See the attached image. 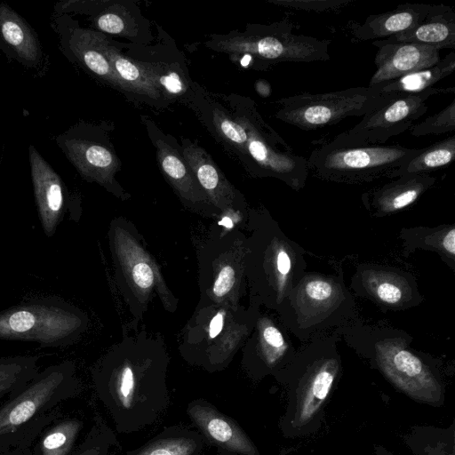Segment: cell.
Returning a JSON list of instances; mask_svg holds the SVG:
<instances>
[{"mask_svg": "<svg viewBox=\"0 0 455 455\" xmlns=\"http://www.w3.org/2000/svg\"><path fill=\"white\" fill-rule=\"evenodd\" d=\"M341 373V360L331 341H315L295 354L275 376L285 387L286 408L279 420L285 438L311 435L322 427L325 406Z\"/></svg>", "mask_w": 455, "mask_h": 455, "instance_id": "1", "label": "cell"}, {"mask_svg": "<svg viewBox=\"0 0 455 455\" xmlns=\"http://www.w3.org/2000/svg\"><path fill=\"white\" fill-rule=\"evenodd\" d=\"M399 144L345 146L329 140L312 150L308 172L325 181L363 184L393 179L395 172L420 152Z\"/></svg>", "mask_w": 455, "mask_h": 455, "instance_id": "2", "label": "cell"}, {"mask_svg": "<svg viewBox=\"0 0 455 455\" xmlns=\"http://www.w3.org/2000/svg\"><path fill=\"white\" fill-rule=\"evenodd\" d=\"M398 94L378 86L295 94L277 100L275 116L300 130L311 131L335 124L350 116H364L387 104Z\"/></svg>", "mask_w": 455, "mask_h": 455, "instance_id": "3", "label": "cell"}, {"mask_svg": "<svg viewBox=\"0 0 455 455\" xmlns=\"http://www.w3.org/2000/svg\"><path fill=\"white\" fill-rule=\"evenodd\" d=\"M81 325L76 310L56 296L34 299L0 311V339L34 341L43 347L68 345Z\"/></svg>", "mask_w": 455, "mask_h": 455, "instance_id": "4", "label": "cell"}, {"mask_svg": "<svg viewBox=\"0 0 455 455\" xmlns=\"http://www.w3.org/2000/svg\"><path fill=\"white\" fill-rule=\"evenodd\" d=\"M77 392L78 382L70 362L53 364L38 371L0 407V438L28 427L29 422L44 417L45 412Z\"/></svg>", "mask_w": 455, "mask_h": 455, "instance_id": "5", "label": "cell"}, {"mask_svg": "<svg viewBox=\"0 0 455 455\" xmlns=\"http://www.w3.org/2000/svg\"><path fill=\"white\" fill-rule=\"evenodd\" d=\"M364 356L411 400L434 407L443 404L445 387L439 371L404 345L398 341H377Z\"/></svg>", "mask_w": 455, "mask_h": 455, "instance_id": "6", "label": "cell"}, {"mask_svg": "<svg viewBox=\"0 0 455 455\" xmlns=\"http://www.w3.org/2000/svg\"><path fill=\"white\" fill-rule=\"evenodd\" d=\"M292 29L291 23L279 22L250 34L218 41L215 44L220 51L247 54L267 64L330 60L331 41L297 35Z\"/></svg>", "mask_w": 455, "mask_h": 455, "instance_id": "7", "label": "cell"}, {"mask_svg": "<svg viewBox=\"0 0 455 455\" xmlns=\"http://www.w3.org/2000/svg\"><path fill=\"white\" fill-rule=\"evenodd\" d=\"M454 92V87H432L416 94H398L387 104L364 116L360 123L338 134L331 140L345 146L383 145L390 138L409 130L414 121L427 112L429 97Z\"/></svg>", "mask_w": 455, "mask_h": 455, "instance_id": "8", "label": "cell"}, {"mask_svg": "<svg viewBox=\"0 0 455 455\" xmlns=\"http://www.w3.org/2000/svg\"><path fill=\"white\" fill-rule=\"evenodd\" d=\"M187 414L206 444L219 455H260L241 426L203 398L188 403Z\"/></svg>", "mask_w": 455, "mask_h": 455, "instance_id": "9", "label": "cell"}, {"mask_svg": "<svg viewBox=\"0 0 455 455\" xmlns=\"http://www.w3.org/2000/svg\"><path fill=\"white\" fill-rule=\"evenodd\" d=\"M54 24L66 56L99 78L122 89L118 76L104 53L107 38L101 33L74 26L67 14H56Z\"/></svg>", "mask_w": 455, "mask_h": 455, "instance_id": "10", "label": "cell"}, {"mask_svg": "<svg viewBox=\"0 0 455 455\" xmlns=\"http://www.w3.org/2000/svg\"><path fill=\"white\" fill-rule=\"evenodd\" d=\"M378 48L374 63L376 70L368 86L394 81L407 74L430 68L440 60L439 50L419 44L390 43L375 40L371 43Z\"/></svg>", "mask_w": 455, "mask_h": 455, "instance_id": "11", "label": "cell"}, {"mask_svg": "<svg viewBox=\"0 0 455 455\" xmlns=\"http://www.w3.org/2000/svg\"><path fill=\"white\" fill-rule=\"evenodd\" d=\"M28 158L42 228L46 236L52 237L64 212L65 185L60 175L32 145L29 146Z\"/></svg>", "mask_w": 455, "mask_h": 455, "instance_id": "12", "label": "cell"}, {"mask_svg": "<svg viewBox=\"0 0 455 455\" xmlns=\"http://www.w3.org/2000/svg\"><path fill=\"white\" fill-rule=\"evenodd\" d=\"M56 143L86 179L106 182L119 167V161L111 150L82 136L76 128L60 134L56 138Z\"/></svg>", "mask_w": 455, "mask_h": 455, "instance_id": "13", "label": "cell"}, {"mask_svg": "<svg viewBox=\"0 0 455 455\" xmlns=\"http://www.w3.org/2000/svg\"><path fill=\"white\" fill-rule=\"evenodd\" d=\"M433 7L426 4H400L393 11L369 15L363 23L351 22L349 31L358 41L387 39L415 28Z\"/></svg>", "mask_w": 455, "mask_h": 455, "instance_id": "14", "label": "cell"}, {"mask_svg": "<svg viewBox=\"0 0 455 455\" xmlns=\"http://www.w3.org/2000/svg\"><path fill=\"white\" fill-rule=\"evenodd\" d=\"M435 178L428 174H408L376 188L363 196L367 206L379 215L403 210L434 186Z\"/></svg>", "mask_w": 455, "mask_h": 455, "instance_id": "15", "label": "cell"}, {"mask_svg": "<svg viewBox=\"0 0 455 455\" xmlns=\"http://www.w3.org/2000/svg\"><path fill=\"white\" fill-rule=\"evenodd\" d=\"M0 43L21 64L35 68L43 59L38 37L30 25L9 5L0 4Z\"/></svg>", "mask_w": 455, "mask_h": 455, "instance_id": "16", "label": "cell"}, {"mask_svg": "<svg viewBox=\"0 0 455 455\" xmlns=\"http://www.w3.org/2000/svg\"><path fill=\"white\" fill-rule=\"evenodd\" d=\"M390 43H413L442 49H455V12L451 6L434 4L428 16L415 28L383 39Z\"/></svg>", "mask_w": 455, "mask_h": 455, "instance_id": "17", "label": "cell"}, {"mask_svg": "<svg viewBox=\"0 0 455 455\" xmlns=\"http://www.w3.org/2000/svg\"><path fill=\"white\" fill-rule=\"evenodd\" d=\"M205 445L197 430L184 425H173L125 455H204Z\"/></svg>", "mask_w": 455, "mask_h": 455, "instance_id": "18", "label": "cell"}, {"mask_svg": "<svg viewBox=\"0 0 455 455\" xmlns=\"http://www.w3.org/2000/svg\"><path fill=\"white\" fill-rule=\"evenodd\" d=\"M403 442L413 455H455V421L445 427L413 426Z\"/></svg>", "mask_w": 455, "mask_h": 455, "instance_id": "19", "label": "cell"}, {"mask_svg": "<svg viewBox=\"0 0 455 455\" xmlns=\"http://www.w3.org/2000/svg\"><path fill=\"white\" fill-rule=\"evenodd\" d=\"M455 52L451 51L435 65L407 74L378 86L382 92L396 94H416L424 92L453 73Z\"/></svg>", "mask_w": 455, "mask_h": 455, "instance_id": "20", "label": "cell"}, {"mask_svg": "<svg viewBox=\"0 0 455 455\" xmlns=\"http://www.w3.org/2000/svg\"><path fill=\"white\" fill-rule=\"evenodd\" d=\"M104 53L117 75L123 90L144 94L151 99L160 98L161 92L140 62L138 63L121 54L108 40L104 44Z\"/></svg>", "mask_w": 455, "mask_h": 455, "instance_id": "21", "label": "cell"}, {"mask_svg": "<svg viewBox=\"0 0 455 455\" xmlns=\"http://www.w3.org/2000/svg\"><path fill=\"white\" fill-rule=\"evenodd\" d=\"M37 355L0 357V400L12 398L38 373Z\"/></svg>", "mask_w": 455, "mask_h": 455, "instance_id": "22", "label": "cell"}, {"mask_svg": "<svg viewBox=\"0 0 455 455\" xmlns=\"http://www.w3.org/2000/svg\"><path fill=\"white\" fill-rule=\"evenodd\" d=\"M455 158V136L439 140L420 152L397 170L393 178L408 174H428L451 164Z\"/></svg>", "mask_w": 455, "mask_h": 455, "instance_id": "23", "label": "cell"}, {"mask_svg": "<svg viewBox=\"0 0 455 455\" xmlns=\"http://www.w3.org/2000/svg\"><path fill=\"white\" fill-rule=\"evenodd\" d=\"M83 427L84 422L78 419L59 421L44 435L36 455H71Z\"/></svg>", "mask_w": 455, "mask_h": 455, "instance_id": "24", "label": "cell"}, {"mask_svg": "<svg viewBox=\"0 0 455 455\" xmlns=\"http://www.w3.org/2000/svg\"><path fill=\"white\" fill-rule=\"evenodd\" d=\"M119 446L113 429L97 414L85 438L71 455H108L112 447Z\"/></svg>", "mask_w": 455, "mask_h": 455, "instance_id": "25", "label": "cell"}, {"mask_svg": "<svg viewBox=\"0 0 455 455\" xmlns=\"http://www.w3.org/2000/svg\"><path fill=\"white\" fill-rule=\"evenodd\" d=\"M371 291L377 300L387 305H398L404 301L406 290L403 281L397 275H372L370 279Z\"/></svg>", "mask_w": 455, "mask_h": 455, "instance_id": "26", "label": "cell"}, {"mask_svg": "<svg viewBox=\"0 0 455 455\" xmlns=\"http://www.w3.org/2000/svg\"><path fill=\"white\" fill-rule=\"evenodd\" d=\"M414 137L442 134L455 130V100L434 116L411 127Z\"/></svg>", "mask_w": 455, "mask_h": 455, "instance_id": "27", "label": "cell"}, {"mask_svg": "<svg viewBox=\"0 0 455 455\" xmlns=\"http://www.w3.org/2000/svg\"><path fill=\"white\" fill-rule=\"evenodd\" d=\"M302 293L307 296L310 307H328L332 304V299L337 297L338 291L332 282L323 279H312L303 285Z\"/></svg>", "mask_w": 455, "mask_h": 455, "instance_id": "28", "label": "cell"}, {"mask_svg": "<svg viewBox=\"0 0 455 455\" xmlns=\"http://www.w3.org/2000/svg\"><path fill=\"white\" fill-rule=\"evenodd\" d=\"M271 4L285 8L324 12L339 10L349 5L352 0H269Z\"/></svg>", "mask_w": 455, "mask_h": 455, "instance_id": "29", "label": "cell"}, {"mask_svg": "<svg viewBox=\"0 0 455 455\" xmlns=\"http://www.w3.org/2000/svg\"><path fill=\"white\" fill-rule=\"evenodd\" d=\"M140 64L160 92L164 90L172 95L184 92L185 84L177 72L167 71L160 74L152 65Z\"/></svg>", "mask_w": 455, "mask_h": 455, "instance_id": "30", "label": "cell"}, {"mask_svg": "<svg viewBox=\"0 0 455 455\" xmlns=\"http://www.w3.org/2000/svg\"><path fill=\"white\" fill-rule=\"evenodd\" d=\"M214 123L220 134L245 152L248 135L241 122H234L221 113H215Z\"/></svg>", "mask_w": 455, "mask_h": 455, "instance_id": "31", "label": "cell"}, {"mask_svg": "<svg viewBox=\"0 0 455 455\" xmlns=\"http://www.w3.org/2000/svg\"><path fill=\"white\" fill-rule=\"evenodd\" d=\"M94 23L102 32L123 36L129 34V22L124 18V14L117 12L104 11L96 16Z\"/></svg>", "mask_w": 455, "mask_h": 455, "instance_id": "32", "label": "cell"}, {"mask_svg": "<svg viewBox=\"0 0 455 455\" xmlns=\"http://www.w3.org/2000/svg\"><path fill=\"white\" fill-rule=\"evenodd\" d=\"M235 282V272L231 267H224L214 283L213 292L217 296H222L228 292Z\"/></svg>", "mask_w": 455, "mask_h": 455, "instance_id": "33", "label": "cell"}, {"mask_svg": "<svg viewBox=\"0 0 455 455\" xmlns=\"http://www.w3.org/2000/svg\"><path fill=\"white\" fill-rule=\"evenodd\" d=\"M132 276L134 282L140 288L144 289L150 287L154 281V275L151 267L143 262L134 266L132 269Z\"/></svg>", "mask_w": 455, "mask_h": 455, "instance_id": "34", "label": "cell"}, {"mask_svg": "<svg viewBox=\"0 0 455 455\" xmlns=\"http://www.w3.org/2000/svg\"><path fill=\"white\" fill-rule=\"evenodd\" d=\"M223 325V315L221 313L217 314L210 323L209 334L211 338L216 337L221 331Z\"/></svg>", "mask_w": 455, "mask_h": 455, "instance_id": "35", "label": "cell"}, {"mask_svg": "<svg viewBox=\"0 0 455 455\" xmlns=\"http://www.w3.org/2000/svg\"><path fill=\"white\" fill-rule=\"evenodd\" d=\"M257 91L262 96H268L270 94V86L265 81H259L256 85Z\"/></svg>", "mask_w": 455, "mask_h": 455, "instance_id": "36", "label": "cell"}, {"mask_svg": "<svg viewBox=\"0 0 455 455\" xmlns=\"http://www.w3.org/2000/svg\"><path fill=\"white\" fill-rule=\"evenodd\" d=\"M28 445L26 446H20V447H16L15 451H3V452H0V455H30L29 452L28 453H26L25 450L28 449L27 448Z\"/></svg>", "mask_w": 455, "mask_h": 455, "instance_id": "37", "label": "cell"}, {"mask_svg": "<svg viewBox=\"0 0 455 455\" xmlns=\"http://www.w3.org/2000/svg\"><path fill=\"white\" fill-rule=\"evenodd\" d=\"M374 455H395V454L381 445H376L374 448Z\"/></svg>", "mask_w": 455, "mask_h": 455, "instance_id": "38", "label": "cell"}, {"mask_svg": "<svg viewBox=\"0 0 455 455\" xmlns=\"http://www.w3.org/2000/svg\"><path fill=\"white\" fill-rule=\"evenodd\" d=\"M220 225H223L224 227L226 228H232L233 227V222L231 220V219H229L228 217H224L220 221Z\"/></svg>", "mask_w": 455, "mask_h": 455, "instance_id": "39", "label": "cell"}]
</instances>
